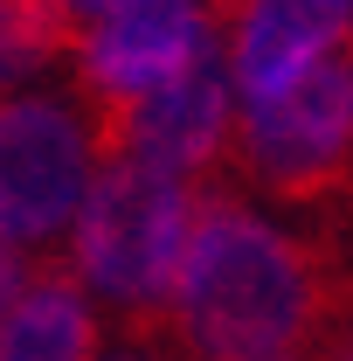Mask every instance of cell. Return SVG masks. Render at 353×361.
<instances>
[{
    "label": "cell",
    "mask_w": 353,
    "mask_h": 361,
    "mask_svg": "<svg viewBox=\"0 0 353 361\" xmlns=\"http://www.w3.org/2000/svg\"><path fill=\"white\" fill-rule=\"evenodd\" d=\"M326 313H333V278L319 250L243 209L236 195H194V223L160 313L194 361L305 355Z\"/></svg>",
    "instance_id": "1"
},
{
    "label": "cell",
    "mask_w": 353,
    "mask_h": 361,
    "mask_svg": "<svg viewBox=\"0 0 353 361\" xmlns=\"http://www.w3.org/2000/svg\"><path fill=\"white\" fill-rule=\"evenodd\" d=\"M194 195H201L194 180L153 174V167H132V160H104L90 174L77 216H70V278L104 292L132 319L160 326L180 243H187V223H194Z\"/></svg>",
    "instance_id": "2"
},
{
    "label": "cell",
    "mask_w": 353,
    "mask_h": 361,
    "mask_svg": "<svg viewBox=\"0 0 353 361\" xmlns=\"http://www.w3.org/2000/svg\"><path fill=\"white\" fill-rule=\"evenodd\" d=\"M236 167L264 195L284 202H319L353 174V77L347 56L312 63L298 84L277 97L243 104L236 118Z\"/></svg>",
    "instance_id": "3"
},
{
    "label": "cell",
    "mask_w": 353,
    "mask_h": 361,
    "mask_svg": "<svg viewBox=\"0 0 353 361\" xmlns=\"http://www.w3.org/2000/svg\"><path fill=\"white\" fill-rule=\"evenodd\" d=\"M97 146L90 126L56 97H0V236L49 243L77 216Z\"/></svg>",
    "instance_id": "4"
},
{
    "label": "cell",
    "mask_w": 353,
    "mask_h": 361,
    "mask_svg": "<svg viewBox=\"0 0 353 361\" xmlns=\"http://www.w3.org/2000/svg\"><path fill=\"white\" fill-rule=\"evenodd\" d=\"M222 139H229V77L215 56L146 97L97 104V126H90V146L104 160H132V167H153L174 180L208 174Z\"/></svg>",
    "instance_id": "5"
},
{
    "label": "cell",
    "mask_w": 353,
    "mask_h": 361,
    "mask_svg": "<svg viewBox=\"0 0 353 361\" xmlns=\"http://www.w3.org/2000/svg\"><path fill=\"white\" fill-rule=\"evenodd\" d=\"M222 21L208 14V0H125L118 14H104L97 28H84V90L97 104H125L146 90L187 77L194 63L215 56Z\"/></svg>",
    "instance_id": "6"
},
{
    "label": "cell",
    "mask_w": 353,
    "mask_h": 361,
    "mask_svg": "<svg viewBox=\"0 0 353 361\" xmlns=\"http://www.w3.org/2000/svg\"><path fill=\"white\" fill-rule=\"evenodd\" d=\"M353 42V0H236L229 14V97L257 104L298 84L312 63Z\"/></svg>",
    "instance_id": "7"
},
{
    "label": "cell",
    "mask_w": 353,
    "mask_h": 361,
    "mask_svg": "<svg viewBox=\"0 0 353 361\" xmlns=\"http://www.w3.org/2000/svg\"><path fill=\"white\" fill-rule=\"evenodd\" d=\"M97 355V313L84 285L63 264L28 271V285L0 306V361H90Z\"/></svg>",
    "instance_id": "8"
},
{
    "label": "cell",
    "mask_w": 353,
    "mask_h": 361,
    "mask_svg": "<svg viewBox=\"0 0 353 361\" xmlns=\"http://www.w3.org/2000/svg\"><path fill=\"white\" fill-rule=\"evenodd\" d=\"M77 42L56 0H0V97L21 90L35 70H49L63 49Z\"/></svg>",
    "instance_id": "9"
},
{
    "label": "cell",
    "mask_w": 353,
    "mask_h": 361,
    "mask_svg": "<svg viewBox=\"0 0 353 361\" xmlns=\"http://www.w3.org/2000/svg\"><path fill=\"white\" fill-rule=\"evenodd\" d=\"M21 285V257H14V243L0 236V306H7V292Z\"/></svg>",
    "instance_id": "10"
},
{
    "label": "cell",
    "mask_w": 353,
    "mask_h": 361,
    "mask_svg": "<svg viewBox=\"0 0 353 361\" xmlns=\"http://www.w3.org/2000/svg\"><path fill=\"white\" fill-rule=\"evenodd\" d=\"M111 361H153V355H139V348H132V355H111Z\"/></svg>",
    "instance_id": "11"
},
{
    "label": "cell",
    "mask_w": 353,
    "mask_h": 361,
    "mask_svg": "<svg viewBox=\"0 0 353 361\" xmlns=\"http://www.w3.org/2000/svg\"><path fill=\"white\" fill-rule=\"evenodd\" d=\"M277 361H312V348H305V355H277Z\"/></svg>",
    "instance_id": "12"
},
{
    "label": "cell",
    "mask_w": 353,
    "mask_h": 361,
    "mask_svg": "<svg viewBox=\"0 0 353 361\" xmlns=\"http://www.w3.org/2000/svg\"><path fill=\"white\" fill-rule=\"evenodd\" d=\"M347 77H353V56H347Z\"/></svg>",
    "instance_id": "13"
},
{
    "label": "cell",
    "mask_w": 353,
    "mask_h": 361,
    "mask_svg": "<svg viewBox=\"0 0 353 361\" xmlns=\"http://www.w3.org/2000/svg\"><path fill=\"white\" fill-rule=\"evenodd\" d=\"M347 361H353V355H347Z\"/></svg>",
    "instance_id": "14"
}]
</instances>
